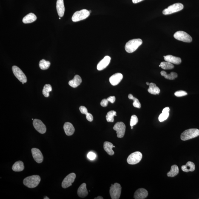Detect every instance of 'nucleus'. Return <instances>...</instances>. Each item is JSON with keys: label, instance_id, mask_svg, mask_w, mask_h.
Returning a JSON list of instances; mask_svg holds the SVG:
<instances>
[{"label": "nucleus", "instance_id": "1", "mask_svg": "<svg viewBox=\"0 0 199 199\" xmlns=\"http://www.w3.org/2000/svg\"><path fill=\"white\" fill-rule=\"evenodd\" d=\"M142 44V41L140 38L130 40L126 43L125 47V50L128 53H132L135 51Z\"/></svg>", "mask_w": 199, "mask_h": 199}, {"label": "nucleus", "instance_id": "2", "mask_svg": "<svg viewBox=\"0 0 199 199\" xmlns=\"http://www.w3.org/2000/svg\"><path fill=\"white\" fill-rule=\"evenodd\" d=\"M40 181L41 178L40 176L33 175L26 177L24 180L23 183L27 187L34 188L38 186Z\"/></svg>", "mask_w": 199, "mask_h": 199}, {"label": "nucleus", "instance_id": "3", "mask_svg": "<svg viewBox=\"0 0 199 199\" xmlns=\"http://www.w3.org/2000/svg\"><path fill=\"white\" fill-rule=\"evenodd\" d=\"M199 135L198 129H187L184 131L181 135V139L182 141L191 139L196 138Z\"/></svg>", "mask_w": 199, "mask_h": 199}, {"label": "nucleus", "instance_id": "4", "mask_svg": "<svg viewBox=\"0 0 199 199\" xmlns=\"http://www.w3.org/2000/svg\"><path fill=\"white\" fill-rule=\"evenodd\" d=\"M89 11L86 9H83L75 12L72 17V20L73 22H77L86 19L90 15Z\"/></svg>", "mask_w": 199, "mask_h": 199}, {"label": "nucleus", "instance_id": "5", "mask_svg": "<svg viewBox=\"0 0 199 199\" xmlns=\"http://www.w3.org/2000/svg\"><path fill=\"white\" fill-rule=\"evenodd\" d=\"M121 187L119 184L115 183L110 187L109 193L112 199H118L120 198L121 191Z\"/></svg>", "mask_w": 199, "mask_h": 199}, {"label": "nucleus", "instance_id": "6", "mask_svg": "<svg viewBox=\"0 0 199 199\" xmlns=\"http://www.w3.org/2000/svg\"><path fill=\"white\" fill-rule=\"evenodd\" d=\"M184 8V6L181 3H178L169 6L167 8L163 10V14L169 15L172 13L180 11L182 10Z\"/></svg>", "mask_w": 199, "mask_h": 199}, {"label": "nucleus", "instance_id": "7", "mask_svg": "<svg viewBox=\"0 0 199 199\" xmlns=\"http://www.w3.org/2000/svg\"><path fill=\"white\" fill-rule=\"evenodd\" d=\"M174 37L175 39L184 42L190 43L192 41V38L190 35L181 31L176 32L174 34Z\"/></svg>", "mask_w": 199, "mask_h": 199}, {"label": "nucleus", "instance_id": "8", "mask_svg": "<svg viewBox=\"0 0 199 199\" xmlns=\"http://www.w3.org/2000/svg\"><path fill=\"white\" fill-rule=\"evenodd\" d=\"M142 155L141 152H135L133 153L128 157L127 162L130 164H135L140 162L141 161Z\"/></svg>", "mask_w": 199, "mask_h": 199}, {"label": "nucleus", "instance_id": "9", "mask_svg": "<svg viewBox=\"0 0 199 199\" xmlns=\"http://www.w3.org/2000/svg\"><path fill=\"white\" fill-rule=\"evenodd\" d=\"M12 69L15 76L23 84L27 82V77L21 69L16 66H13L12 68Z\"/></svg>", "mask_w": 199, "mask_h": 199}, {"label": "nucleus", "instance_id": "10", "mask_svg": "<svg viewBox=\"0 0 199 199\" xmlns=\"http://www.w3.org/2000/svg\"><path fill=\"white\" fill-rule=\"evenodd\" d=\"M113 129L116 131L117 137L118 138H122L124 137L126 130V125L122 122H119L115 124Z\"/></svg>", "mask_w": 199, "mask_h": 199}, {"label": "nucleus", "instance_id": "11", "mask_svg": "<svg viewBox=\"0 0 199 199\" xmlns=\"http://www.w3.org/2000/svg\"><path fill=\"white\" fill-rule=\"evenodd\" d=\"M76 177V175L74 173H70L66 176L62 183V188L64 189H66L71 186L72 184L75 181Z\"/></svg>", "mask_w": 199, "mask_h": 199}, {"label": "nucleus", "instance_id": "12", "mask_svg": "<svg viewBox=\"0 0 199 199\" xmlns=\"http://www.w3.org/2000/svg\"><path fill=\"white\" fill-rule=\"evenodd\" d=\"M33 125L34 128L40 133L44 134L46 132V126L40 120L35 119L33 120Z\"/></svg>", "mask_w": 199, "mask_h": 199}, {"label": "nucleus", "instance_id": "13", "mask_svg": "<svg viewBox=\"0 0 199 199\" xmlns=\"http://www.w3.org/2000/svg\"><path fill=\"white\" fill-rule=\"evenodd\" d=\"M33 158L35 161L38 163H40L43 161V156L41 151L39 149L33 148L32 149Z\"/></svg>", "mask_w": 199, "mask_h": 199}, {"label": "nucleus", "instance_id": "14", "mask_svg": "<svg viewBox=\"0 0 199 199\" xmlns=\"http://www.w3.org/2000/svg\"><path fill=\"white\" fill-rule=\"evenodd\" d=\"M123 78V75L121 73H117L112 76L109 79V81L112 86H116L120 82Z\"/></svg>", "mask_w": 199, "mask_h": 199}, {"label": "nucleus", "instance_id": "15", "mask_svg": "<svg viewBox=\"0 0 199 199\" xmlns=\"http://www.w3.org/2000/svg\"><path fill=\"white\" fill-rule=\"evenodd\" d=\"M111 58L109 56L105 57L97 65V69L98 70H101L106 68L109 65L110 62Z\"/></svg>", "mask_w": 199, "mask_h": 199}, {"label": "nucleus", "instance_id": "16", "mask_svg": "<svg viewBox=\"0 0 199 199\" xmlns=\"http://www.w3.org/2000/svg\"><path fill=\"white\" fill-rule=\"evenodd\" d=\"M148 195V191L143 188H141L135 191L134 198L135 199H143L146 198Z\"/></svg>", "mask_w": 199, "mask_h": 199}, {"label": "nucleus", "instance_id": "17", "mask_svg": "<svg viewBox=\"0 0 199 199\" xmlns=\"http://www.w3.org/2000/svg\"><path fill=\"white\" fill-rule=\"evenodd\" d=\"M56 8L59 16L62 17L64 14L65 8L64 0H57V1Z\"/></svg>", "mask_w": 199, "mask_h": 199}, {"label": "nucleus", "instance_id": "18", "mask_svg": "<svg viewBox=\"0 0 199 199\" xmlns=\"http://www.w3.org/2000/svg\"><path fill=\"white\" fill-rule=\"evenodd\" d=\"M165 61L176 65H179L181 62V59L178 57L173 56L172 55H167L164 56Z\"/></svg>", "mask_w": 199, "mask_h": 199}, {"label": "nucleus", "instance_id": "19", "mask_svg": "<svg viewBox=\"0 0 199 199\" xmlns=\"http://www.w3.org/2000/svg\"><path fill=\"white\" fill-rule=\"evenodd\" d=\"M64 129L66 135L69 136L73 135L75 131V129L73 125L69 122L65 123Z\"/></svg>", "mask_w": 199, "mask_h": 199}, {"label": "nucleus", "instance_id": "20", "mask_svg": "<svg viewBox=\"0 0 199 199\" xmlns=\"http://www.w3.org/2000/svg\"><path fill=\"white\" fill-rule=\"evenodd\" d=\"M78 194L79 196L81 198H84L88 195V192L86 188V183H83L78 188Z\"/></svg>", "mask_w": 199, "mask_h": 199}, {"label": "nucleus", "instance_id": "21", "mask_svg": "<svg viewBox=\"0 0 199 199\" xmlns=\"http://www.w3.org/2000/svg\"><path fill=\"white\" fill-rule=\"evenodd\" d=\"M82 82L81 77L78 75H76L73 79L69 81V84L72 87L76 88L80 85Z\"/></svg>", "mask_w": 199, "mask_h": 199}, {"label": "nucleus", "instance_id": "22", "mask_svg": "<svg viewBox=\"0 0 199 199\" xmlns=\"http://www.w3.org/2000/svg\"><path fill=\"white\" fill-rule=\"evenodd\" d=\"M181 170L184 172H193L195 170V165L194 163L188 162L186 165L181 166Z\"/></svg>", "mask_w": 199, "mask_h": 199}, {"label": "nucleus", "instance_id": "23", "mask_svg": "<svg viewBox=\"0 0 199 199\" xmlns=\"http://www.w3.org/2000/svg\"><path fill=\"white\" fill-rule=\"evenodd\" d=\"M37 17L34 13H31L26 15L23 19V22L24 23H30L36 21Z\"/></svg>", "mask_w": 199, "mask_h": 199}, {"label": "nucleus", "instance_id": "24", "mask_svg": "<svg viewBox=\"0 0 199 199\" xmlns=\"http://www.w3.org/2000/svg\"><path fill=\"white\" fill-rule=\"evenodd\" d=\"M149 87L148 89V92L152 95H159L160 92V89L155 83H150Z\"/></svg>", "mask_w": 199, "mask_h": 199}, {"label": "nucleus", "instance_id": "25", "mask_svg": "<svg viewBox=\"0 0 199 199\" xmlns=\"http://www.w3.org/2000/svg\"><path fill=\"white\" fill-rule=\"evenodd\" d=\"M113 145L110 142L106 141L104 143V149L109 155L112 156L115 154V152L112 150Z\"/></svg>", "mask_w": 199, "mask_h": 199}, {"label": "nucleus", "instance_id": "26", "mask_svg": "<svg viewBox=\"0 0 199 199\" xmlns=\"http://www.w3.org/2000/svg\"><path fill=\"white\" fill-rule=\"evenodd\" d=\"M24 166L23 162L18 161L16 162L12 166V169L13 171L16 172H21L24 170Z\"/></svg>", "mask_w": 199, "mask_h": 199}, {"label": "nucleus", "instance_id": "27", "mask_svg": "<svg viewBox=\"0 0 199 199\" xmlns=\"http://www.w3.org/2000/svg\"><path fill=\"white\" fill-rule=\"evenodd\" d=\"M160 73L162 76H164L166 79L169 80H174L178 76V75L175 72H172L169 74H167L164 71H162L160 72Z\"/></svg>", "mask_w": 199, "mask_h": 199}, {"label": "nucleus", "instance_id": "28", "mask_svg": "<svg viewBox=\"0 0 199 199\" xmlns=\"http://www.w3.org/2000/svg\"><path fill=\"white\" fill-rule=\"evenodd\" d=\"M179 169L178 167L176 165L171 166L170 171L167 173V176L169 177H174L177 176L179 173Z\"/></svg>", "mask_w": 199, "mask_h": 199}, {"label": "nucleus", "instance_id": "29", "mask_svg": "<svg viewBox=\"0 0 199 199\" xmlns=\"http://www.w3.org/2000/svg\"><path fill=\"white\" fill-rule=\"evenodd\" d=\"M50 65L51 63L50 61L43 59L40 62L39 67L42 70H46L49 68Z\"/></svg>", "mask_w": 199, "mask_h": 199}, {"label": "nucleus", "instance_id": "30", "mask_svg": "<svg viewBox=\"0 0 199 199\" xmlns=\"http://www.w3.org/2000/svg\"><path fill=\"white\" fill-rule=\"evenodd\" d=\"M52 87L50 84H46L45 85L43 90V94L46 98H48L50 96V92H51Z\"/></svg>", "mask_w": 199, "mask_h": 199}, {"label": "nucleus", "instance_id": "31", "mask_svg": "<svg viewBox=\"0 0 199 199\" xmlns=\"http://www.w3.org/2000/svg\"><path fill=\"white\" fill-rule=\"evenodd\" d=\"M117 116V113L115 111H110L108 112L106 119L108 122H113L114 117Z\"/></svg>", "mask_w": 199, "mask_h": 199}, {"label": "nucleus", "instance_id": "32", "mask_svg": "<svg viewBox=\"0 0 199 199\" xmlns=\"http://www.w3.org/2000/svg\"><path fill=\"white\" fill-rule=\"evenodd\" d=\"M160 65L162 69H165V70L172 69L174 68V66L173 64L167 61L162 62L160 63Z\"/></svg>", "mask_w": 199, "mask_h": 199}, {"label": "nucleus", "instance_id": "33", "mask_svg": "<svg viewBox=\"0 0 199 199\" xmlns=\"http://www.w3.org/2000/svg\"><path fill=\"white\" fill-rule=\"evenodd\" d=\"M129 99L132 100L134 101V103H133V105L134 107L140 109L141 107V104L140 102L139 101L137 98H134L132 94H129Z\"/></svg>", "mask_w": 199, "mask_h": 199}, {"label": "nucleus", "instance_id": "34", "mask_svg": "<svg viewBox=\"0 0 199 199\" xmlns=\"http://www.w3.org/2000/svg\"><path fill=\"white\" fill-rule=\"evenodd\" d=\"M169 116V112H162L159 117V120L160 122H163L167 119Z\"/></svg>", "mask_w": 199, "mask_h": 199}, {"label": "nucleus", "instance_id": "35", "mask_svg": "<svg viewBox=\"0 0 199 199\" xmlns=\"http://www.w3.org/2000/svg\"><path fill=\"white\" fill-rule=\"evenodd\" d=\"M138 118L136 115H132L131 117L130 121V126L131 127L135 126V125L138 123Z\"/></svg>", "mask_w": 199, "mask_h": 199}, {"label": "nucleus", "instance_id": "36", "mask_svg": "<svg viewBox=\"0 0 199 199\" xmlns=\"http://www.w3.org/2000/svg\"><path fill=\"white\" fill-rule=\"evenodd\" d=\"M174 95L175 96L177 97H181L184 96H185L187 95V93L184 91L183 90H179L176 92L174 93Z\"/></svg>", "mask_w": 199, "mask_h": 199}, {"label": "nucleus", "instance_id": "37", "mask_svg": "<svg viewBox=\"0 0 199 199\" xmlns=\"http://www.w3.org/2000/svg\"><path fill=\"white\" fill-rule=\"evenodd\" d=\"M96 156L94 153L91 152H89L87 155V158L90 160H93L96 158Z\"/></svg>", "mask_w": 199, "mask_h": 199}, {"label": "nucleus", "instance_id": "38", "mask_svg": "<svg viewBox=\"0 0 199 199\" xmlns=\"http://www.w3.org/2000/svg\"><path fill=\"white\" fill-rule=\"evenodd\" d=\"M79 110L81 112V113L84 115H86L88 111L87 109L84 106H81L79 107Z\"/></svg>", "mask_w": 199, "mask_h": 199}, {"label": "nucleus", "instance_id": "39", "mask_svg": "<svg viewBox=\"0 0 199 199\" xmlns=\"http://www.w3.org/2000/svg\"><path fill=\"white\" fill-rule=\"evenodd\" d=\"M109 101L107 99H103L100 103V105L103 107H106L108 105Z\"/></svg>", "mask_w": 199, "mask_h": 199}, {"label": "nucleus", "instance_id": "40", "mask_svg": "<svg viewBox=\"0 0 199 199\" xmlns=\"http://www.w3.org/2000/svg\"><path fill=\"white\" fill-rule=\"evenodd\" d=\"M86 118L88 121L92 122L93 119V117L91 114L87 112L86 115Z\"/></svg>", "mask_w": 199, "mask_h": 199}, {"label": "nucleus", "instance_id": "41", "mask_svg": "<svg viewBox=\"0 0 199 199\" xmlns=\"http://www.w3.org/2000/svg\"><path fill=\"white\" fill-rule=\"evenodd\" d=\"M108 101L110 102L111 103H115V96H110L107 98Z\"/></svg>", "mask_w": 199, "mask_h": 199}, {"label": "nucleus", "instance_id": "42", "mask_svg": "<svg viewBox=\"0 0 199 199\" xmlns=\"http://www.w3.org/2000/svg\"><path fill=\"white\" fill-rule=\"evenodd\" d=\"M170 111V109L169 107H167L164 108L163 109L162 112H169Z\"/></svg>", "mask_w": 199, "mask_h": 199}, {"label": "nucleus", "instance_id": "43", "mask_svg": "<svg viewBox=\"0 0 199 199\" xmlns=\"http://www.w3.org/2000/svg\"><path fill=\"white\" fill-rule=\"evenodd\" d=\"M143 1V0H132V2L134 4H137V3L141 2V1Z\"/></svg>", "mask_w": 199, "mask_h": 199}, {"label": "nucleus", "instance_id": "44", "mask_svg": "<svg viewBox=\"0 0 199 199\" xmlns=\"http://www.w3.org/2000/svg\"><path fill=\"white\" fill-rule=\"evenodd\" d=\"M95 199H103V197L101 196H98L95 198Z\"/></svg>", "mask_w": 199, "mask_h": 199}, {"label": "nucleus", "instance_id": "45", "mask_svg": "<svg viewBox=\"0 0 199 199\" xmlns=\"http://www.w3.org/2000/svg\"><path fill=\"white\" fill-rule=\"evenodd\" d=\"M146 84L148 85H149L150 83L148 82H147L146 83Z\"/></svg>", "mask_w": 199, "mask_h": 199}, {"label": "nucleus", "instance_id": "46", "mask_svg": "<svg viewBox=\"0 0 199 199\" xmlns=\"http://www.w3.org/2000/svg\"><path fill=\"white\" fill-rule=\"evenodd\" d=\"M44 199H49V198H48V197H45V198H44Z\"/></svg>", "mask_w": 199, "mask_h": 199}, {"label": "nucleus", "instance_id": "47", "mask_svg": "<svg viewBox=\"0 0 199 199\" xmlns=\"http://www.w3.org/2000/svg\"><path fill=\"white\" fill-rule=\"evenodd\" d=\"M131 129H133V126H131Z\"/></svg>", "mask_w": 199, "mask_h": 199}, {"label": "nucleus", "instance_id": "48", "mask_svg": "<svg viewBox=\"0 0 199 199\" xmlns=\"http://www.w3.org/2000/svg\"><path fill=\"white\" fill-rule=\"evenodd\" d=\"M59 19H61V18H60H60H59Z\"/></svg>", "mask_w": 199, "mask_h": 199}]
</instances>
